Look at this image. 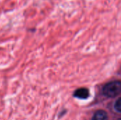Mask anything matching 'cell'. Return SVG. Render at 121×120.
Returning <instances> with one entry per match:
<instances>
[{
    "label": "cell",
    "mask_w": 121,
    "mask_h": 120,
    "mask_svg": "<svg viewBox=\"0 0 121 120\" xmlns=\"http://www.w3.org/2000/svg\"><path fill=\"white\" fill-rule=\"evenodd\" d=\"M103 93L108 98H114L121 93V81H114L108 83L103 88Z\"/></svg>",
    "instance_id": "obj_1"
},
{
    "label": "cell",
    "mask_w": 121,
    "mask_h": 120,
    "mask_svg": "<svg viewBox=\"0 0 121 120\" xmlns=\"http://www.w3.org/2000/svg\"><path fill=\"white\" fill-rule=\"evenodd\" d=\"M90 95L89 91L86 88H81L76 90L74 93V96L78 99L85 100L87 99Z\"/></svg>",
    "instance_id": "obj_2"
},
{
    "label": "cell",
    "mask_w": 121,
    "mask_h": 120,
    "mask_svg": "<svg viewBox=\"0 0 121 120\" xmlns=\"http://www.w3.org/2000/svg\"><path fill=\"white\" fill-rule=\"evenodd\" d=\"M92 120H108V115L104 110H98L94 113Z\"/></svg>",
    "instance_id": "obj_3"
},
{
    "label": "cell",
    "mask_w": 121,
    "mask_h": 120,
    "mask_svg": "<svg viewBox=\"0 0 121 120\" xmlns=\"http://www.w3.org/2000/svg\"><path fill=\"white\" fill-rule=\"evenodd\" d=\"M115 108H116V110L118 112H121V98H119V99L116 102Z\"/></svg>",
    "instance_id": "obj_4"
},
{
    "label": "cell",
    "mask_w": 121,
    "mask_h": 120,
    "mask_svg": "<svg viewBox=\"0 0 121 120\" xmlns=\"http://www.w3.org/2000/svg\"><path fill=\"white\" fill-rule=\"evenodd\" d=\"M121 120V118H120V119H119V120Z\"/></svg>",
    "instance_id": "obj_5"
}]
</instances>
